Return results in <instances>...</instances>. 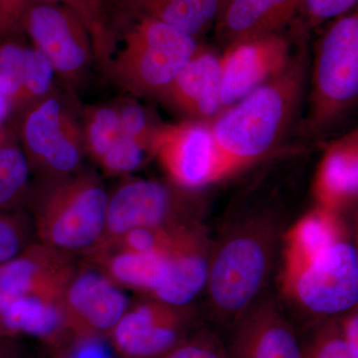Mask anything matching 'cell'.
<instances>
[{"label": "cell", "mask_w": 358, "mask_h": 358, "mask_svg": "<svg viewBox=\"0 0 358 358\" xmlns=\"http://www.w3.org/2000/svg\"><path fill=\"white\" fill-rule=\"evenodd\" d=\"M1 334H6V331H4L3 324H2V320H1V315H0V336Z\"/></svg>", "instance_id": "36"}, {"label": "cell", "mask_w": 358, "mask_h": 358, "mask_svg": "<svg viewBox=\"0 0 358 358\" xmlns=\"http://www.w3.org/2000/svg\"><path fill=\"white\" fill-rule=\"evenodd\" d=\"M285 286L310 322L353 312L358 301L357 248L336 240L308 262L285 271Z\"/></svg>", "instance_id": "9"}, {"label": "cell", "mask_w": 358, "mask_h": 358, "mask_svg": "<svg viewBox=\"0 0 358 358\" xmlns=\"http://www.w3.org/2000/svg\"><path fill=\"white\" fill-rule=\"evenodd\" d=\"M18 1H50V2H64L68 4H77L83 2L85 0H0V7L6 6V4L13 3Z\"/></svg>", "instance_id": "34"}, {"label": "cell", "mask_w": 358, "mask_h": 358, "mask_svg": "<svg viewBox=\"0 0 358 358\" xmlns=\"http://www.w3.org/2000/svg\"><path fill=\"white\" fill-rule=\"evenodd\" d=\"M305 48L282 72L211 122L221 178L266 157L285 138L300 110L310 78Z\"/></svg>", "instance_id": "2"}, {"label": "cell", "mask_w": 358, "mask_h": 358, "mask_svg": "<svg viewBox=\"0 0 358 358\" xmlns=\"http://www.w3.org/2000/svg\"><path fill=\"white\" fill-rule=\"evenodd\" d=\"M9 113H10V109H9L8 103H7L3 96L0 94V131H1V129L6 127L4 122H6V120L7 119V117H8Z\"/></svg>", "instance_id": "33"}, {"label": "cell", "mask_w": 358, "mask_h": 358, "mask_svg": "<svg viewBox=\"0 0 358 358\" xmlns=\"http://www.w3.org/2000/svg\"><path fill=\"white\" fill-rule=\"evenodd\" d=\"M76 268L74 256L33 242L0 265V308L25 296L63 298Z\"/></svg>", "instance_id": "14"}, {"label": "cell", "mask_w": 358, "mask_h": 358, "mask_svg": "<svg viewBox=\"0 0 358 358\" xmlns=\"http://www.w3.org/2000/svg\"><path fill=\"white\" fill-rule=\"evenodd\" d=\"M98 6L83 13L95 63L127 95L157 98L199 49L196 38L173 26L109 13Z\"/></svg>", "instance_id": "1"}, {"label": "cell", "mask_w": 358, "mask_h": 358, "mask_svg": "<svg viewBox=\"0 0 358 358\" xmlns=\"http://www.w3.org/2000/svg\"><path fill=\"white\" fill-rule=\"evenodd\" d=\"M220 55L200 46L157 99L185 121L211 122L223 112Z\"/></svg>", "instance_id": "17"}, {"label": "cell", "mask_w": 358, "mask_h": 358, "mask_svg": "<svg viewBox=\"0 0 358 358\" xmlns=\"http://www.w3.org/2000/svg\"><path fill=\"white\" fill-rule=\"evenodd\" d=\"M159 358H232L215 334L201 329Z\"/></svg>", "instance_id": "29"}, {"label": "cell", "mask_w": 358, "mask_h": 358, "mask_svg": "<svg viewBox=\"0 0 358 358\" xmlns=\"http://www.w3.org/2000/svg\"><path fill=\"white\" fill-rule=\"evenodd\" d=\"M343 336L353 357L358 358V317L357 313L353 312L343 315L341 319Z\"/></svg>", "instance_id": "32"}, {"label": "cell", "mask_w": 358, "mask_h": 358, "mask_svg": "<svg viewBox=\"0 0 358 358\" xmlns=\"http://www.w3.org/2000/svg\"><path fill=\"white\" fill-rule=\"evenodd\" d=\"M291 42L281 31L239 40L220 55L223 110L282 72L293 58Z\"/></svg>", "instance_id": "12"}, {"label": "cell", "mask_w": 358, "mask_h": 358, "mask_svg": "<svg viewBox=\"0 0 358 358\" xmlns=\"http://www.w3.org/2000/svg\"><path fill=\"white\" fill-rule=\"evenodd\" d=\"M284 221L268 209L234 216L210 247L206 289L218 322L235 326L259 298L273 268Z\"/></svg>", "instance_id": "3"}, {"label": "cell", "mask_w": 358, "mask_h": 358, "mask_svg": "<svg viewBox=\"0 0 358 358\" xmlns=\"http://www.w3.org/2000/svg\"><path fill=\"white\" fill-rule=\"evenodd\" d=\"M129 307L121 287L93 265L76 268L63 296L65 326L77 339L110 334Z\"/></svg>", "instance_id": "13"}, {"label": "cell", "mask_w": 358, "mask_h": 358, "mask_svg": "<svg viewBox=\"0 0 358 358\" xmlns=\"http://www.w3.org/2000/svg\"><path fill=\"white\" fill-rule=\"evenodd\" d=\"M48 59L14 27H0V94L10 110L24 109L53 93Z\"/></svg>", "instance_id": "15"}, {"label": "cell", "mask_w": 358, "mask_h": 358, "mask_svg": "<svg viewBox=\"0 0 358 358\" xmlns=\"http://www.w3.org/2000/svg\"><path fill=\"white\" fill-rule=\"evenodd\" d=\"M300 343L301 358H355L343 336L341 317L310 322Z\"/></svg>", "instance_id": "27"}, {"label": "cell", "mask_w": 358, "mask_h": 358, "mask_svg": "<svg viewBox=\"0 0 358 358\" xmlns=\"http://www.w3.org/2000/svg\"><path fill=\"white\" fill-rule=\"evenodd\" d=\"M6 334L23 333L54 343L67 331L63 298L25 296L0 308Z\"/></svg>", "instance_id": "23"}, {"label": "cell", "mask_w": 358, "mask_h": 358, "mask_svg": "<svg viewBox=\"0 0 358 358\" xmlns=\"http://www.w3.org/2000/svg\"><path fill=\"white\" fill-rule=\"evenodd\" d=\"M194 192L171 181L126 179L108 195L102 237L88 252L112 243L138 228L197 224L199 200Z\"/></svg>", "instance_id": "8"}, {"label": "cell", "mask_w": 358, "mask_h": 358, "mask_svg": "<svg viewBox=\"0 0 358 358\" xmlns=\"http://www.w3.org/2000/svg\"><path fill=\"white\" fill-rule=\"evenodd\" d=\"M357 2V0H303L301 7L310 23L317 25L345 15Z\"/></svg>", "instance_id": "30"}, {"label": "cell", "mask_w": 358, "mask_h": 358, "mask_svg": "<svg viewBox=\"0 0 358 358\" xmlns=\"http://www.w3.org/2000/svg\"><path fill=\"white\" fill-rule=\"evenodd\" d=\"M155 157L174 185L197 190L221 179L211 122L159 124L150 143Z\"/></svg>", "instance_id": "10"}, {"label": "cell", "mask_w": 358, "mask_h": 358, "mask_svg": "<svg viewBox=\"0 0 358 358\" xmlns=\"http://www.w3.org/2000/svg\"><path fill=\"white\" fill-rule=\"evenodd\" d=\"M166 257V279L152 298L176 307H189L208 279L210 245L203 229L195 224L179 231Z\"/></svg>", "instance_id": "19"}, {"label": "cell", "mask_w": 358, "mask_h": 358, "mask_svg": "<svg viewBox=\"0 0 358 358\" xmlns=\"http://www.w3.org/2000/svg\"><path fill=\"white\" fill-rule=\"evenodd\" d=\"M221 0H100L109 13L160 21L197 37L215 23Z\"/></svg>", "instance_id": "21"}, {"label": "cell", "mask_w": 358, "mask_h": 358, "mask_svg": "<svg viewBox=\"0 0 358 358\" xmlns=\"http://www.w3.org/2000/svg\"><path fill=\"white\" fill-rule=\"evenodd\" d=\"M16 134L32 173L40 181L58 180L82 171V124L62 98L45 96L20 110Z\"/></svg>", "instance_id": "7"}, {"label": "cell", "mask_w": 358, "mask_h": 358, "mask_svg": "<svg viewBox=\"0 0 358 358\" xmlns=\"http://www.w3.org/2000/svg\"><path fill=\"white\" fill-rule=\"evenodd\" d=\"M357 134H350L329 148L317 181V194L324 208L331 211L357 196L358 190Z\"/></svg>", "instance_id": "24"}, {"label": "cell", "mask_w": 358, "mask_h": 358, "mask_svg": "<svg viewBox=\"0 0 358 358\" xmlns=\"http://www.w3.org/2000/svg\"><path fill=\"white\" fill-rule=\"evenodd\" d=\"M310 79L306 128L320 134L346 114L358 96V16L345 14L317 44Z\"/></svg>", "instance_id": "6"}, {"label": "cell", "mask_w": 358, "mask_h": 358, "mask_svg": "<svg viewBox=\"0 0 358 358\" xmlns=\"http://www.w3.org/2000/svg\"><path fill=\"white\" fill-rule=\"evenodd\" d=\"M71 358H112L106 345L99 338L78 339V345Z\"/></svg>", "instance_id": "31"}, {"label": "cell", "mask_w": 358, "mask_h": 358, "mask_svg": "<svg viewBox=\"0 0 358 358\" xmlns=\"http://www.w3.org/2000/svg\"><path fill=\"white\" fill-rule=\"evenodd\" d=\"M189 307L150 298L129 306L113 331V343L127 358H159L189 336Z\"/></svg>", "instance_id": "11"}, {"label": "cell", "mask_w": 358, "mask_h": 358, "mask_svg": "<svg viewBox=\"0 0 358 358\" xmlns=\"http://www.w3.org/2000/svg\"><path fill=\"white\" fill-rule=\"evenodd\" d=\"M232 358H301L300 336L282 307L259 298L234 326Z\"/></svg>", "instance_id": "16"}, {"label": "cell", "mask_w": 358, "mask_h": 358, "mask_svg": "<svg viewBox=\"0 0 358 358\" xmlns=\"http://www.w3.org/2000/svg\"><path fill=\"white\" fill-rule=\"evenodd\" d=\"M301 3L303 0H221L216 36L226 47L249 37L281 31Z\"/></svg>", "instance_id": "20"}, {"label": "cell", "mask_w": 358, "mask_h": 358, "mask_svg": "<svg viewBox=\"0 0 358 358\" xmlns=\"http://www.w3.org/2000/svg\"><path fill=\"white\" fill-rule=\"evenodd\" d=\"M36 241L32 219L23 210L0 209V265Z\"/></svg>", "instance_id": "28"}, {"label": "cell", "mask_w": 358, "mask_h": 358, "mask_svg": "<svg viewBox=\"0 0 358 358\" xmlns=\"http://www.w3.org/2000/svg\"><path fill=\"white\" fill-rule=\"evenodd\" d=\"M82 129L87 154L107 176H128L150 155L140 141L122 128L115 103L86 110Z\"/></svg>", "instance_id": "18"}, {"label": "cell", "mask_w": 358, "mask_h": 358, "mask_svg": "<svg viewBox=\"0 0 358 358\" xmlns=\"http://www.w3.org/2000/svg\"><path fill=\"white\" fill-rule=\"evenodd\" d=\"M108 195L95 171L40 181L26 205L32 212L36 241L70 255H84L102 237Z\"/></svg>", "instance_id": "4"}, {"label": "cell", "mask_w": 358, "mask_h": 358, "mask_svg": "<svg viewBox=\"0 0 358 358\" xmlns=\"http://www.w3.org/2000/svg\"><path fill=\"white\" fill-rule=\"evenodd\" d=\"M31 169L13 129L0 131V209L23 210L31 192Z\"/></svg>", "instance_id": "25"}, {"label": "cell", "mask_w": 358, "mask_h": 358, "mask_svg": "<svg viewBox=\"0 0 358 358\" xmlns=\"http://www.w3.org/2000/svg\"><path fill=\"white\" fill-rule=\"evenodd\" d=\"M88 264L102 271L119 287H128L152 294L166 279V256L106 248L86 254Z\"/></svg>", "instance_id": "22"}, {"label": "cell", "mask_w": 358, "mask_h": 358, "mask_svg": "<svg viewBox=\"0 0 358 358\" xmlns=\"http://www.w3.org/2000/svg\"><path fill=\"white\" fill-rule=\"evenodd\" d=\"M0 358H15L13 350L4 343H0Z\"/></svg>", "instance_id": "35"}, {"label": "cell", "mask_w": 358, "mask_h": 358, "mask_svg": "<svg viewBox=\"0 0 358 358\" xmlns=\"http://www.w3.org/2000/svg\"><path fill=\"white\" fill-rule=\"evenodd\" d=\"M0 26L18 30L48 59L56 78L79 87L95 63L91 33L83 16L64 2L18 1L0 7Z\"/></svg>", "instance_id": "5"}, {"label": "cell", "mask_w": 358, "mask_h": 358, "mask_svg": "<svg viewBox=\"0 0 358 358\" xmlns=\"http://www.w3.org/2000/svg\"><path fill=\"white\" fill-rule=\"evenodd\" d=\"M336 240L338 231L331 211L322 208L306 216L289 232L285 271L308 262Z\"/></svg>", "instance_id": "26"}]
</instances>
